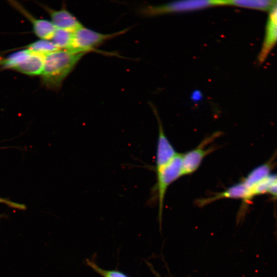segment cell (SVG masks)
<instances>
[{"mask_svg": "<svg viewBox=\"0 0 277 277\" xmlns=\"http://www.w3.org/2000/svg\"><path fill=\"white\" fill-rule=\"evenodd\" d=\"M85 53L59 49L45 56L41 82L48 89H60L68 75Z\"/></svg>", "mask_w": 277, "mask_h": 277, "instance_id": "1", "label": "cell"}, {"mask_svg": "<svg viewBox=\"0 0 277 277\" xmlns=\"http://www.w3.org/2000/svg\"><path fill=\"white\" fill-rule=\"evenodd\" d=\"M155 190L159 200V217L161 221L164 200L169 186L183 176L181 153H179L166 166L156 170Z\"/></svg>", "mask_w": 277, "mask_h": 277, "instance_id": "2", "label": "cell"}, {"mask_svg": "<svg viewBox=\"0 0 277 277\" xmlns=\"http://www.w3.org/2000/svg\"><path fill=\"white\" fill-rule=\"evenodd\" d=\"M126 31V29L111 34H103L82 26L73 33L72 43L68 50L86 53L105 41L120 35Z\"/></svg>", "mask_w": 277, "mask_h": 277, "instance_id": "3", "label": "cell"}, {"mask_svg": "<svg viewBox=\"0 0 277 277\" xmlns=\"http://www.w3.org/2000/svg\"><path fill=\"white\" fill-rule=\"evenodd\" d=\"M221 5H224L223 1H180L158 6H147L142 9L141 13L146 16H155L172 12L196 10Z\"/></svg>", "mask_w": 277, "mask_h": 277, "instance_id": "4", "label": "cell"}, {"mask_svg": "<svg viewBox=\"0 0 277 277\" xmlns=\"http://www.w3.org/2000/svg\"><path fill=\"white\" fill-rule=\"evenodd\" d=\"M221 134V132H216L206 137L196 147L181 153L183 175L190 174L199 168L204 157L216 148L213 146L206 147Z\"/></svg>", "mask_w": 277, "mask_h": 277, "instance_id": "5", "label": "cell"}, {"mask_svg": "<svg viewBox=\"0 0 277 277\" xmlns=\"http://www.w3.org/2000/svg\"><path fill=\"white\" fill-rule=\"evenodd\" d=\"M264 38L258 56V62L262 63L277 45V1L268 11Z\"/></svg>", "mask_w": 277, "mask_h": 277, "instance_id": "6", "label": "cell"}, {"mask_svg": "<svg viewBox=\"0 0 277 277\" xmlns=\"http://www.w3.org/2000/svg\"><path fill=\"white\" fill-rule=\"evenodd\" d=\"M158 122L159 134L156 146L155 171L168 164L177 154L164 131L163 125L155 108L152 106Z\"/></svg>", "mask_w": 277, "mask_h": 277, "instance_id": "7", "label": "cell"}, {"mask_svg": "<svg viewBox=\"0 0 277 277\" xmlns=\"http://www.w3.org/2000/svg\"><path fill=\"white\" fill-rule=\"evenodd\" d=\"M9 2L13 8L30 21L32 25L33 32L37 37L41 39L51 40L56 30V27L51 21L35 17L17 2Z\"/></svg>", "mask_w": 277, "mask_h": 277, "instance_id": "8", "label": "cell"}, {"mask_svg": "<svg viewBox=\"0 0 277 277\" xmlns=\"http://www.w3.org/2000/svg\"><path fill=\"white\" fill-rule=\"evenodd\" d=\"M41 6L49 14L51 22L56 28L73 33L83 26L80 22L65 7L54 10L43 4H41Z\"/></svg>", "mask_w": 277, "mask_h": 277, "instance_id": "9", "label": "cell"}, {"mask_svg": "<svg viewBox=\"0 0 277 277\" xmlns=\"http://www.w3.org/2000/svg\"><path fill=\"white\" fill-rule=\"evenodd\" d=\"M222 199H241L244 201H250L248 189L243 182L234 184L224 191L217 192L209 197L198 200L197 204L200 206L206 205Z\"/></svg>", "mask_w": 277, "mask_h": 277, "instance_id": "10", "label": "cell"}, {"mask_svg": "<svg viewBox=\"0 0 277 277\" xmlns=\"http://www.w3.org/2000/svg\"><path fill=\"white\" fill-rule=\"evenodd\" d=\"M45 56L31 51L28 56L13 70L29 75H41L44 67Z\"/></svg>", "mask_w": 277, "mask_h": 277, "instance_id": "11", "label": "cell"}, {"mask_svg": "<svg viewBox=\"0 0 277 277\" xmlns=\"http://www.w3.org/2000/svg\"><path fill=\"white\" fill-rule=\"evenodd\" d=\"M224 5L268 11L274 4L275 1L268 0H232L223 1Z\"/></svg>", "mask_w": 277, "mask_h": 277, "instance_id": "12", "label": "cell"}, {"mask_svg": "<svg viewBox=\"0 0 277 277\" xmlns=\"http://www.w3.org/2000/svg\"><path fill=\"white\" fill-rule=\"evenodd\" d=\"M270 166L263 164L252 170L243 182L248 189L269 175Z\"/></svg>", "mask_w": 277, "mask_h": 277, "instance_id": "13", "label": "cell"}, {"mask_svg": "<svg viewBox=\"0 0 277 277\" xmlns=\"http://www.w3.org/2000/svg\"><path fill=\"white\" fill-rule=\"evenodd\" d=\"M73 33L56 28L51 41L58 49L68 50L71 46Z\"/></svg>", "mask_w": 277, "mask_h": 277, "instance_id": "14", "label": "cell"}, {"mask_svg": "<svg viewBox=\"0 0 277 277\" xmlns=\"http://www.w3.org/2000/svg\"><path fill=\"white\" fill-rule=\"evenodd\" d=\"M277 180V174L269 175L248 189L250 200L255 195L268 192L272 184Z\"/></svg>", "mask_w": 277, "mask_h": 277, "instance_id": "15", "label": "cell"}, {"mask_svg": "<svg viewBox=\"0 0 277 277\" xmlns=\"http://www.w3.org/2000/svg\"><path fill=\"white\" fill-rule=\"evenodd\" d=\"M28 49L44 55L59 50L50 40L40 39L28 46Z\"/></svg>", "mask_w": 277, "mask_h": 277, "instance_id": "16", "label": "cell"}, {"mask_svg": "<svg viewBox=\"0 0 277 277\" xmlns=\"http://www.w3.org/2000/svg\"><path fill=\"white\" fill-rule=\"evenodd\" d=\"M88 266L103 277H129L124 272L117 270H109L98 266L94 262L86 260Z\"/></svg>", "mask_w": 277, "mask_h": 277, "instance_id": "17", "label": "cell"}, {"mask_svg": "<svg viewBox=\"0 0 277 277\" xmlns=\"http://www.w3.org/2000/svg\"><path fill=\"white\" fill-rule=\"evenodd\" d=\"M0 202L8 205L9 206H10L12 207L16 208L18 209H24V206L23 205H21L20 204L15 203H13L10 201L5 200V199H3L1 198H0Z\"/></svg>", "mask_w": 277, "mask_h": 277, "instance_id": "18", "label": "cell"}, {"mask_svg": "<svg viewBox=\"0 0 277 277\" xmlns=\"http://www.w3.org/2000/svg\"><path fill=\"white\" fill-rule=\"evenodd\" d=\"M268 192L273 196H277V180L272 184Z\"/></svg>", "mask_w": 277, "mask_h": 277, "instance_id": "19", "label": "cell"}, {"mask_svg": "<svg viewBox=\"0 0 277 277\" xmlns=\"http://www.w3.org/2000/svg\"><path fill=\"white\" fill-rule=\"evenodd\" d=\"M201 93L198 90L194 91L191 95V98L193 101H198L201 98Z\"/></svg>", "mask_w": 277, "mask_h": 277, "instance_id": "20", "label": "cell"}, {"mask_svg": "<svg viewBox=\"0 0 277 277\" xmlns=\"http://www.w3.org/2000/svg\"><path fill=\"white\" fill-rule=\"evenodd\" d=\"M3 217V216H2L1 215H0V219H1V217Z\"/></svg>", "mask_w": 277, "mask_h": 277, "instance_id": "21", "label": "cell"}]
</instances>
